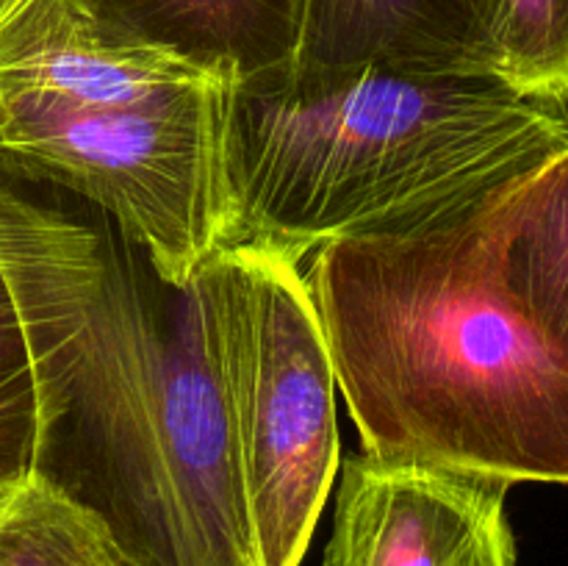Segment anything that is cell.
Returning <instances> with one entry per match:
<instances>
[{
    "instance_id": "obj_1",
    "label": "cell",
    "mask_w": 568,
    "mask_h": 566,
    "mask_svg": "<svg viewBox=\"0 0 568 566\" xmlns=\"http://www.w3.org/2000/svg\"><path fill=\"white\" fill-rule=\"evenodd\" d=\"M486 200L325 244L305 283L361 453L568 486V355L505 289Z\"/></svg>"
},
{
    "instance_id": "obj_2",
    "label": "cell",
    "mask_w": 568,
    "mask_h": 566,
    "mask_svg": "<svg viewBox=\"0 0 568 566\" xmlns=\"http://www.w3.org/2000/svg\"><path fill=\"white\" fill-rule=\"evenodd\" d=\"M568 144V105L491 78L361 67L233 83L231 244L303 261L464 214Z\"/></svg>"
},
{
    "instance_id": "obj_3",
    "label": "cell",
    "mask_w": 568,
    "mask_h": 566,
    "mask_svg": "<svg viewBox=\"0 0 568 566\" xmlns=\"http://www.w3.org/2000/svg\"><path fill=\"white\" fill-rule=\"evenodd\" d=\"M98 214L103 277L42 477L133 566H255L200 272L161 281Z\"/></svg>"
},
{
    "instance_id": "obj_4",
    "label": "cell",
    "mask_w": 568,
    "mask_h": 566,
    "mask_svg": "<svg viewBox=\"0 0 568 566\" xmlns=\"http://www.w3.org/2000/svg\"><path fill=\"white\" fill-rule=\"evenodd\" d=\"M200 283L255 566H300L342 466L320 314L297 261L250 244Z\"/></svg>"
},
{
    "instance_id": "obj_5",
    "label": "cell",
    "mask_w": 568,
    "mask_h": 566,
    "mask_svg": "<svg viewBox=\"0 0 568 566\" xmlns=\"http://www.w3.org/2000/svg\"><path fill=\"white\" fill-rule=\"evenodd\" d=\"M231 81L103 109H0V172L114 222L155 275L183 289L231 242Z\"/></svg>"
},
{
    "instance_id": "obj_6",
    "label": "cell",
    "mask_w": 568,
    "mask_h": 566,
    "mask_svg": "<svg viewBox=\"0 0 568 566\" xmlns=\"http://www.w3.org/2000/svg\"><path fill=\"white\" fill-rule=\"evenodd\" d=\"M100 277L98 220L0 172V486L48 464Z\"/></svg>"
},
{
    "instance_id": "obj_7",
    "label": "cell",
    "mask_w": 568,
    "mask_h": 566,
    "mask_svg": "<svg viewBox=\"0 0 568 566\" xmlns=\"http://www.w3.org/2000/svg\"><path fill=\"white\" fill-rule=\"evenodd\" d=\"M338 469L325 566H516L505 481L361 449Z\"/></svg>"
},
{
    "instance_id": "obj_8",
    "label": "cell",
    "mask_w": 568,
    "mask_h": 566,
    "mask_svg": "<svg viewBox=\"0 0 568 566\" xmlns=\"http://www.w3.org/2000/svg\"><path fill=\"white\" fill-rule=\"evenodd\" d=\"M211 81L225 78L131 37L89 0H11L0 14V109L139 105Z\"/></svg>"
},
{
    "instance_id": "obj_9",
    "label": "cell",
    "mask_w": 568,
    "mask_h": 566,
    "mask_svg": "<svg viewBox=\"0 0 568 566\" xmlns=\"http://www.w3.org/2000/svg\"><path fill=\"white\" fill-rule=\"evenodd\" d=\"M361 67L480 78L475 0H303L288 70L327 75Z\"/></svg>"
},
{
    "instance_id": "obj_10",
    "label": "cell",
    "mask_w": 568,
    "mask_h": 566,
    "mask_svg": "<svg viewBox=\"0 0 568 566\" xmlns=\"http://www.w3.org/2000/svg\"><path fill=\"white\" fill-rule=\"evenodd\" d=\"M131 37L231 83L294 64L303 0H89Z\"/></svg>"
},
{
    "instance_id": "obj_11",
    "label": "cell",
    "mask_w": 568,
    "mask_h": 566,
    "mask_svg": "<svg viewBox=\"0 0 568 566\" xmlns=\"http://www.w3.org/2000/svg\"><path fill=\"white\" fill-rule=\"evenodd\" d=\"M499 277L568 355V144L486 200Z\"/></svg>"
},
{
    "instance_id": "obj_12",
    "label": "cell",
    "mask_w": 568,
    "mask_h": 566,
    "mask_svg": "<svg viewBox=\"0 0 568 566\" xmlns=\"http://www.w3.org/2000/svg\"><path fill=\"white\" fill-rule=\"evenodd\" d=\"M475 70L568 105V0H475Z\"/></svg>"
},
{
    "instance_id": "obj_13",
    "label": "cell",
    "mask_w": 568,
    "mask_h": 566,
    "mask_svg": "<svg viewBox=\"0 0 568 566\" xmlns=\"http://www.w3.org/2000/svg\"><path fill=\"white\" fill-rule=\"evenodd\" d=\"M0 566H133L103 522L48 477L14 488L0 514Z\"/></svg>"
},
{
    "instance_id": "obj_14",
    "label": "cell",
    "mask_w": 568,
    "mask_h": 566,
    "mask_svg": "<svg viewBox=\"0 0 568 566\" xmlns=\"http://www.w3.org/2000/svg\"><path fill=\"white\" fill-rule=\"evenodd\" d=\"M17 486H0V514H3V508L9 505L11 494H14Z\"/></svg>"
},
{
    "instance_id": "obj_15",
    "label": "cell",
    "mask_w": 568,
    "mask_h": 566,
    "mask_svg": "<svg viewBox=\"0 0 568 566\" xmlns=\"http://www.w3.org/2000/svg\"><path fill=\"white\" fill-rule=\"evenodd\" d=\"M9 6H11V0H0V14H3V11L9 9Z\"/></svg>"
}]
</instances>
